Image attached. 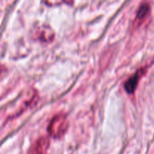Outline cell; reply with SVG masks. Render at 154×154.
<instances>
[{"label": "cell", "instance_id": "6da1fadb", "mask_svg": "<svg viewBox=\"0 0 154 154\" xmlns=\"http://www.w3.org/2000/svg\"><path fill=\"white\" fill-rule=\"evenodd\" d=\"M69 128V120L66 114H56L50 122L48 127V132L51 137L60 138L65 135Z\"/></svg>", "mask_w": 154, "mask_h": 154}, {"label": "cell", "instance_id": "7a4b0ae2", "mask_svg": "<svg viewBox=\"0 0 154 154\" xmlns=\"http://www.w3.org/2000/svg\"><path fill=\"white\" fill-rule=\"evenodd\" d=\"M144 73V69H140L135 72V74L129 77V79L125 82L124 84V88L125 90L127 93L129 94H132L135 91L138 86V81H139L140 78H141Z\"/></svg>", "mask_w": 154, "mask_h": 154}, {"label": "cell", "instance_id": "3957f363", "mask_svg": "<svg viewBox=\"0 0 154 154\" xmlns=\"http://www.w3.org/2000/svg\"><path fill=\"white\" fill-rule=\"evenodd\" d=\"M50 146V139L46 136L41 137L29 154H47Z\"/></svg>", "mask_w": 154, "mask_h": 154}, {"label": "cell", "instance_id": "277c9868", "mask_svg": "<svg viewBox=\"0 0 154 154\" xmlns=\"http://www.w3.org/2000/svg\"><path fill=\"white\" fill-rule=\"evenodd\" d=\"M37 37L42 42H51L54 37V33L49 26L42 25L37 29Z\"/></svg>", "mask_w": 154, "mask_h": 154}, {"label": "cell", "instance_id": "5b68a950", "mask_svg": "<svg viewBox=\"0 0 154 154\" xmlns=\"http://www.w3.org/2000/svg\"><path fill=\"white\" fill-rule=\"evenodd\" d=\"M150 11V5L147 2H144L140 5L138 11H137L136 17L135 20L138 22H141L147 17V15L149 14Z\"/></svg>", "mask_w": 154, "mask_h": 154}]
</instances>
